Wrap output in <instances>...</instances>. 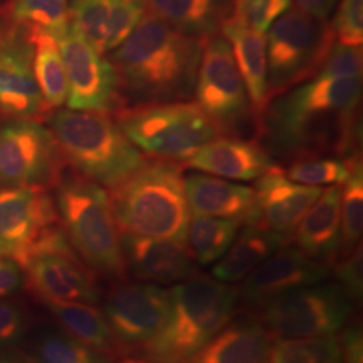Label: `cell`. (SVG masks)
Instances as JSON below:
<instances>
[{
  "mask_svg": "<svg viewBox=\"0 0 363 363\" xmlns=\"http://www.w3.org/2000/svg\"><path fill=\"white\" fill-rule=\"evenodd\" d=\"M361 94V77H313L269 100L256 139L276 163L359 154Z\"/></svg>",
  "mask_w": 363,
  "mask_h": 363,
  "instance_id": "cell-1",
  "label": "cell"
},
{
  "mask_svg": "<svg viewBox=\"0 0 363 363\" xmlns=\"http://www.w3.org/2000/svg\"><path fill=\"white\" fill-rule=\"evenodd\" d=\"M352 156L347 159L313 157L296 160L289 163L284 172L288 179L306 186H342L350 177Z\"/></svg>",
  "mask_w": 363,
  "mask_h": 363,
  "instance_id": "cell-35",
  "label": "cell"
},
{
  "mask_svg": "<svg viewBox=\"0 0 363 363\" xmlns=\"http://www.w3.org/2000/svg\"><path fill=\"white\" fill-rule=\"evenodd\" d=\"M340 191L337 184L323 189L291 240L304 255L330 268L337 262L340 247Z\"/></svg>",
  "mask_w": 363,
  "mask_h": 363,
  "instance_id": "cell-24",
  "label": "cell"
},
{
  "mask_svg": "<svg viewBox=\"0 0 363 363\" xmlns=\"http://www.w3.org/2000/svg\"><path fill=\"white\" fill-rule=\"evenodd\" d=\"M340 247L339 257H345L361 242L363 229L362 156L351 159V172L340 186Z\"/></svg>",
  "mask_w": 363,
  "mask_h": 363,
  "instance_id": "cell-30",
  "label": "cell"
},
{
  "mask_svg": "<svg viewBox=\"0 0 363 363\" xmlns=\"http://www.w3.org/2000/svg\"><path fill=\"white\" fill-rule=\"evenodd\" d=\"M50 130L67 162L100 186L115 187L147 160L120 125L103 112L58 111L50 118Z\"/></svg>",
  "mask_w": 363,
  "mask_h": 363,
  "instance_id": "cell-5",
  "label": "cell"
},
{
  "mask_svg": "<svg viewBox=\"0 0 363 363\" xmlns=\"http://www.w3.org/2000/svg\"><path fill=\"white\" fill-rule=\"evenodd\" d=\"M118 363H156L152 362V361H148V359H145V358H142V359H125V361H123V362Z\"/></svg>",
  "mask_w": 363,
  "mask_h": 363,
  "instance_id": "cell-45",
  "label": "cell"
},
{
  "mask_svg": "<svg viewBox=\"0 0 363 363\" xmlns=\"http://www.w3.org/2000/svg\"><path fill=\"white\" fill-rule=\"evenodd\" d=\"M0 363H22V362H19V361H15V359H11V358H4V357H0Z\"/></svg>",
  "mask_w": 363,
  "mask_h": 363,
  "instance_id": "cell-47",
  "label": "cell"
},
{
  "mask_svg": "<svg viewBox=\"0 0 363 363\" xmlns=\"http://www.w3.org/2000/svg\"><path fill=\"white\" fill-rule=\"evenodd\" d=\"M205 39L184 34L147 10L111 55L130 106L193 101Z\"/></svg>",
  "mask_w": 363,
  "mask_h": 363,
  "instance_id": "cell-2",
  "label": "cell"
},
{
  "mask_svg": "<svg viewBox=\"0 0 363 363\" xmlns=\"http://www.w3.org/2000/svg\"><path fill=\"white\" fill-rule=\"evenodd\" d=\"M242 225L228 218L191 216L186 247L199 265L217 262L226 253Z\"/></svg>",
  "mask_w": 363,
  "mask_h": 363,
  "instance_id": "cell-29",
  "label": "cell"
},
{
  "mask_svg": "<svg viewBox=\"0 0 363 363\" xmlns=\"http://www.w3.org/2000/svg\"><path fill=\"white\" fill-rule=\"evenodd\" d=\"M0 255H7V256H10V249L6 247L1 241H0Z\"/></svg>",
  "mask_w": 363,
  "mask_h": 363,
  "instance_id": "cell-46",
  "label": "cell"
},
{
  "mask_svg": "<svg viewBox=\"0 0 363 363\" xmlns=\"http://www.w3.org/2000/svg\"><path fill=\"white\" fill-rule=\"evenodd\" d=\"M184 189L191 216L228 218L244 225H256L255 189L203 172L184 178Z\"/></svg>",
  "mask_w": 363,
  "mask_h": 363,
  "instance_id": "cell-21",
  "label": "cell"
},
{
  "mask_svg": "<svg viewBox=\"0 0 363 363\" xmlns=\"http://www.w3.org/2000/svg\"><path fill=\"white\" fill-rule=\"evenodd\" d=\"M57 210L81 259L105 276H125L120 232L109 195L100 184L82 175L66 177L57 189Z\"/></svg>",
  "mask_w": 363,
  "mask_h": 363,
  "instance_id": "cell-6",
  "label": "cell"
},
{
  "mask_svg": "<svg viewBox=\"0 0 363 363\" xmlns=\"http://www.w3.org/2000/svg\"><path fill=\"white\" fill-rule=\"evenodd\" d=\"M22 268L30 286L43 300L91 306L101 300L94 277L78 261L76 252H40L27 259Z\"/></svg>",
  "mask_w": 363,
  "mask_h": 363,
  "instance_id": "cell-16",
  "label": "cell"
},
{
  "mask_svg": "<svg viewBox=\"0 0 363 363\" xmlns=\"http://www.w3.org/2000/svg\"><path fill=\"white\" fill-rule=\"evenodd\" d=\"M35 363H115L111 352L96 350L67 334L48 333L34 346Z\"/></svg>",
  "mask_w": 363,
  "mask_h": 363,
  "instance_id": "cell-33",
  "label": "cell"
},
{
  "mask_svg": "<svg viewBox=\"0 0 363 363\" xmlns=\"http://www.w3.org/2000/svg\"><path fill=\"white\" fill-rule=\"evenodd\" d=\"M289 242V238L259 225H244L226 253L214 265L213 277L226 284L244 281L265 259Z\"/></svg>",
  "mask_w": 363,
  "mask_h": 363,
  "instance_id": "cell-25",
  "label": "cell"
},
{
  "mask_svg": "<svg viewBox=\"0 0 363 363\" xmlns=\"http://www.w3.org/2000/svg\"><path fill=\"white\" fill-rule=\"evenodd\" d=\"M362 74V46L335 42L316 77L350 78Z\"/></svg>",
  "mask_w": 363,
  "mask_h": 363,
  "instance_id": "cell-38",
  "label": "cell"
},
{
  "mask_svg": "<svg viewBox=\"0 0 363 363\" xmlns=\"http://www.w3.org/2000/svg\"><path fill=\"white\" fill-rule=\"evenodd\" d=\"M34 45L33 69L43 103L50 108H60L67 100V77L65 64L57 39L52 35L30 28Z\"/></svg>",
  "mask_w": 363,
  "mask_h": 363,
  "instance_id": "cell-28",
  "label": "cell"
},
{
  "mask_svg": "<svg viewBox=\"0 0 363 363\" xmlns=\"http://www.w3.org/2000/svg\"><path fill=\"white\" fill-rule=\"evenodd\" d=\"M25 333L22 308L10 300L0 298V350L13 347Z\"/></svg>",
  "mask_w": 363,
  "mask_h": 363,
  "instance_id": "cell-41",
  "label": "cell"
},
{
  "mask_svg": "<svg viewBox=\"0 0 363 363\" xmlns=\"http://www.w3.org/2000/svg\"><path fill=\"white\" fill-rule=\"evenodd\" d=\"M62 229L57 206L39 186L0 190V241L19 265L46 238Z\"/></svg>",
  "mask_w": 363,
  "mask_h": 363,
  "instance_id": "cell-14",
  "label": "cell"
},
{
  "mask_svg": "<svg viewBox=\"0 0 363 363\" xmlns=\"http://www.w3.org/2000/svg\"><path fill=\"white\" fill-rule=\"evenodd\" d=\"M292 6V0H234V16L267 33L273 22Z\"/></svg>",
  "mask_w": 363,
  "mask_h": 363,
  "instance_id": "cell-36",
  "label": "cell"
},
{
  "mask_svg": "<svg viewBox=\"0 0 363 363\" xmlns=\"http://www.w3.org/2000/svg\"><path fill=\"white\" fill-rule=\"evenodd\" d=\"M352 310L354 303L337 283H320L272 298L257 312L271 337L280 339L335 334L347 325Z\"/></svg>",
  "mask_w": 363,
  "mask_h": 363,
  "instance_id": "cell-10",
  "label": "cell"
},
{
  "mask_svg": "<svg viewBox=\"0 0 363 363\" xmlns=\"http://www.w3.org/2000/svg\"><path fill=\"white\" fill-rule=\"evenodd\" d=\"M147 13V0H117L111 22L106 52H113L142 22Z\"/></svg>",
  "mask_w": 363,
  "mask_h": 363,
  "instance_id": "cell-37",
  "label": "cell"
},
{
  "mask_svg": "<svg viewBox=\"0 0 363 363\" xmlns=\"http://www.w3.org/2000/svg\"><path fill=\"white\" fill-rule=\"evenodd\" d=\"M234 0H147V10L184 34L206 38L233 13Z\"/></svg>",
  "mask_w": 363,
  "mask_h": 363,
  "instance_id": "cell-26",
  "label": "cell"
},
{
  "mask_svg": "<svg viewBox=\"0 0 363 363\" xmlns=\"http://www.w3.org/2000/svg\"><path fill=\"white\" fill-rule=\"evenodd\" d=\"M343 328V333L339 335L342 363H363L362 327L351 323Z\"/></svg>",
  "mask_w": 363,
  "mask_h": 363,
  "instance_id": "cell-42",
  "label": "cell"
},
{
  "mask_svg": "<svg viewBox=\"0 0 363 363\" xmlns=\"http://www.w3.org/2000/svg\"><path fill=\"white\" fill-rule=\"evenodd\" d=\"M23 268L16 259L0 255V298L11 296L23 284Z\"/></svg>",
  "mask_w": 363,
  "mask_h": 363,
  "instance_id": "cell-43",
  "label": "cell"
},
{
  "mask_svg": "<svg viewBox=\"0 0 363 363\" xmlns=\"http://www.w3.org/2000/svg\"><path fill=\"white\" fill-rule=\"evenodd\" d=\"M31 37L18 31L0 34V108L15 117L37 115L43 99L33 69Z\"/></svg>",
  "mask_w": 363,
  "mask_h": 363,
  "instance_id": "cell-18",
  "label": "cell"
},
{
  "mask_svg": "<svg viewBox=\"0 0 363 363\" xmlns=\"http://www.w3.org/2000/svg\"><path fill=\"white\" fill-rule=\"evenodd\" d=\"M117 124L144 155L182 164L223 136L194 101L128 106L120 112Z\"/></svg>",
  "mask_w": 363,
  "mask_h": 363,
  "instance_id": "cell-7",
  "label": "cell"
},
{
  "mask_svg": "<svg viewBox=\"0 0 363 363\" xmlns=\"http://www.w3.org/2000/svg\"><path fill=\"white\" fill-rule=\"evenodd\" d=\"M272 337L256 318L232 319L183 363H269Z\"/></svg>",
  "mask_w": 363,
  "mask_h": 363,
  "instance_id": "cell-23",
  "label": "cell"
},
{
  "mask_svg": "<svg viewBox=\"0 0 363 363\" xmlns=\"http://www.w3.org/2000/svg\"><path fill=\"white\" fill-rule=\"evenodd\" d=\"M52 130L37 121L16 117L0 127V186H39L58 164Z\"/></svg>",
  "mask_w": 363,
  "mask_h": 363,
  "instance_id": "cell-13",
  "label": "cell"
},
{
  "mask_svg": "<svg viewBox=\"0 0 363 363\" xmlns=\"http://www.w3.org/2000/svg\"><path fill=\"white\" fill-rule=\"evenodd\" d=\"M331 27L339 43L362 46L363 0H340Z\"/></svg>",
  "mask_w": 363,
  "mask_h": 363,
  "instance_id": "cell-39",
  "label": "cell"
},
{
  "mask_svg": "<svg viewBox=\"0 0 363 363\" xmlns=\"http://www.w3.org/2000/svg\"><path fill=\"white\" fill-rule=\"evenodd\" d=\"M237 288L196 273L169 289V307L160 331L142 350L156 363H183L216 337L237 313Z\"/></svg>",
  "mask_w": 363,
  "mask_h": 363,
  "instance_id": "cell-4",
  "label": "cell"
},
{
  "mask_svg": "<svg viewBox=\"0 0 363 363\" xmlns=\"http://www.w3.org/2000/svg\"><path fill=\"white\" fill-rule=\"evenodd\" d=\"M70 0H13L10 15L22 26L61 38L70 26Z\"/></svg>",
  "mask_w": 363,
  "mask_h": 363,
  "instance_id": "cell-32",
  "label": "cell"
},
{
  "mask_svg": "<svg viewBox=\"0 0 363 363\" xmlns=\"http://www.w3.org/2000/svg\"><path fill=\"white\" fill-rule=\"evenodd\" d=\"M269 363H342L339 335L276 339Z\"/></svg>",
  "mask_w": 363,
  "mask_h": 363,
  "instance_id": "cell-31",
  "label": "cell"
},
{
  "mask_svg": "<svg viewBox=\"0 0 363 363\" xmlns=\"http://www.w3.org/2000/svg\"><path fill=\"white\" fill-rule=\"evenodd\" d=\"M184 164L199 172L233 181H256L277 166L257 139L220 136L201 147Z\"/></svg>",
  "mask_w": 363,
  "mask_h": 363,
  "instance_id": "cell-20",
  "label": "cell"
},
{
  "mask_svg": "<svg viewBox=\"0 0 363 363\" xmlns=\"http://www.w3.org/2000/svg\"><path fill=\"white\" fill-rule=\"evenodd\" d=\"M194 103L220 128L223 136L242 138L257 132L247 88L233 52L220 31L205 39L194 91Z\"/></svg>",
  "mask_w": 363,
  "mask_h": 363,
  "instance_id": "cell-9",
  "label": "cell"
},
{
  "mask_svg": "<svg viewBox=\"0 0 363 363\" xmlns=\"http://www.w3.org/2000/svg\"><path fill=\"white\" fill-rule=\"evenodd\" d=\"M331 268L308 257L289 244L279 249L242 281L240 300L249 308L259 310L269 300L303 286L325 283Z\"/></svg>",
  "mask_w": 363,
  "mask_h": 363,
  "instance_id": "cell-15",
  "label": "cell"
},
{
  "mask_svg": "<svg viewBox=\"0 0 363 363\" xmlns=\"http://www.w3.org/2000/svg\"><path fill=\"white\" fill-rule=\"evenodd\" d=\"M117 0H70V22L97 52H106Z\"/></svg>",
  "mask_w": 363,
  "mask_h": 363,
  "instance_id": "cell-34",
  "label": "cell"
},
{
  "mask_svg": "<svg viewBox=\"0 0 363 363\" xmlns=\"http://www.w3.org/2000/svg\"><path fill=\"white\" fill-rule=\"evenodd\" d=\"M220 33L232 48L234 61L245 84L252 112L259 130V118L269 101L265 33L249 26L234 15H230L222 23Z\"/></svg>",
  "mask_w": 363,
  "mask_h": 363,
  "instance_id": "cell-22",
  "label": "cell"
},
{
  "mask_svg": "<svg viewBox=\"0 0 363 363\" xmlns=\"http://www.w3.org/2000/svg\"><path fill=\"white\" fill-rule=\"evenodd\" d=\"M265 39L268 100L316 77L337 42L328 21L292 6L273 22Z\"/></svg>",
  "mask_w": 363,
  "mask_h": 363,
  "instance_id": "cell-8",
  "label": "cell"
},
{
  "mask_svg": "<svg viewBox=\"0 0 363 363\" xmlns=\"http://www.w3.org/2000/svg\"><path fill=\"white\" fill-rule=\"evenodd\" d=\"M125 269L138 280L175 286L198 273L186 245L166 240L120 234Z\"/></svg>",
  "mask_w": 363,
  "mask_h": 363,
  "instance_id": "cell-19",
  "label": "cell"
},
{
  "mask_svg": "<svg viewBox=\"0 0 363 363\" xmlns=\"http://www.w3.org/2000/svg\"><path fill=\"white\" fill-rule=\"evenodd\" d=\"M57 42L65 64L67 108L103 113L113 109L120 91L113 64L97 52L72 22Z\"/></svg>",
  "mask_w": 363,
  "mask_h": 363,
  "instance_id": "cell-12",
  "label": "cell"
},
{
  "mask_svg": "<svg viewBox=\"0 0 363 363\" xmlns=\"http://www.w3.org/2000/svg\"><path fill=\"white\" fill-rule=\"evenodd\" d=\"M169 307V289L162 286L138 281L115 286L103 313L117 350H143L160 331Z\"/></svg>",
  "mask_w": 363,
  "mask_h": 363,
  "instance_id": "cell-11",
  "label": "cell"
},
{
  "mask_svg": "<svg viewBox=\"0 0 363 363\" xmlns=\"http://www.w3.org/2000/svg\"><path fill=\"white\" fill-rule=\"evenodd\" d=\"M331 268L337 277V284L343 289L354 304L361 303L363 296L362 242L345 257H340Z\"/></svg>",
  "mask_w": 363,
  "mask_h": 363,
  "instance_id": "cell-40",
  "label": "cell"
},
{
  "mask_svg": "<svg viewBox=\"0 0 363 363\" xmlns=\"http://www.w3.org/2000/svg\"><path fill=\"white\" fill-rule=\"evenodd\" d=\"M182 167L178 162L150 157L111 189V206L120 234L186 245L191 213Z\"/></svg>",
  "mask_w": 363,
  "mask_h": 363,
  "instance_id": "cell-3",
  "label": "cell"
},
{
  "mask_svg": "<svg viewBox=\"0 0 363 363\" xmlns=\"http://www.w3.org/2000/svg\"><path fill=\"white\" fill-rule=\"evenodd\" d=\"M45 303L60 325L64 327L67 335L96 350L105 352L117 350L104 313L94 306L50 300H45Z\"/></svg>",
  "mask_w": 363,
  "mask_h": 363,
  "instance_id": "cell-27",
  "label": "cell"
},
{
  "mask_svg": "<svg viewBox=\"0 0 363 363\" xmlns=\"http://www.w3.org/2000/svg\"><path fill=\"white\" fill-rule=\"evenodd\" d=\"M253 189L257 208L256 225L292 240L300 220L325 187L292 182L277 164L256 179Z\"/></svg>",
  "mask_w": 363,
  "mask_h": 363,
  "instance_id": "cell-17",
  "label": "cell"
},
{
  "mask_svg": "<svg viewBox=\"0 0 363 363\" xmlns=\"http://www.w3.org/2000/svg\"><path fill=\"white\" fill-rule=\"evenodd\" d=\"M339 0H295V7L316 19L328 21Z\"/></svg>",
  "mask_w": 363,
  "mask_h": 363,
  "instance_id": "cell-44",
  "label": "cell"
}]
</instances>
